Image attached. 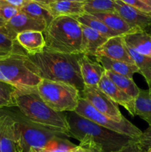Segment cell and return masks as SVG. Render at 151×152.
Listing matches in <instances>:
<instances>
[{
    "instance_id": "cell-42",
    "label": "cell",
    "mask_w": 151,
    "mask_h": 152,
    "mask_svg": "<svg viewBox=\"0 0 151 152\" xmlns=\"http://www.w3.org/2000/svg\"><path fill=\"white\" fill-rule=\"evenodd\" d=\"M145 152H151V146L150 147V148H148L146 150V151H145Z\"/></svg>"
},
{
    "instance_id": "cell-9",
    "label": "cell",
    "mask_w": 151,
    "mask_h": 152,
    "mask_svg": "<svg viewBox=\"0 0 151 152\" xmlns=\"http://www.w3.org/2000/svg\"><path fill=\"white\" fill-rule=\"evenodd\" d=\"M80 95L81 98L87 101L95 109L114 121L120 123L126 119L120 112L118 104L113 102L98 86H84V90Z\"/></svg>"
},
{
    "instance_id": "cell-32",
    "label": "cell",
    "mask_w": 151,
    "mask_h": 152,
    "mask_svg": "<svg viewBox=\"0 0 151 152\" xmlns=\"http://www.w3.org/2000/svg\"><path fill=\"white\" fill-rule=\"evenodd\" d=\"M138 140L140 142L144 152L151 146V126H149V127L144 132H142V135L139 137Z\"/></svg>"
},
{
    "instance_id": "cell-47",
    "label": "cell",
    "mask_w": 151,
    "mask_h": 152,
    "mask_svg": "<svg viewBox=\"0 0 151 152\" xmlns=\"http://www.w3.org/2000/svg\"><path fill=\"white\" fill-rule=\"evenodd\" d=\"M150 35H151V32H150Z\"/></svg>"
},
{
    "instance_id": "cell-18",
    "label": "cell",
    "mask_w": 151,
    "mask_h": 152,
    "mask_svg": "<svg viewBox=\"0 0 151 152\" xmlns=\"http://www.w3.org/2000/svg\"><path fill=\"white\" fill-rule=\"evenodd\" d=\"M81 28L82 31L81 53L88 56H96L98 49L107 41L108 38L81 24Z\"/></svg>"
},
{
    "instance_id": "cell-33",
    "label": "cell",
    "mask_w": 151,
    "mask_h": 152,
    "mask_svg": "<svg viewBox=\"0 0 151 152\" xmlns=\"http://www.w3.org/2000/svg\"><path fill=\"white\" fill-rule=\"evenodd\" d=\"M0 1H4L16 8H18L19 10H21L24 6L31 1L30 0H0Z\"/></svg>"
},
{
    "instance_id": "cell-12",
    "label": "cell",
    "mask_w": 151,
    "mask_h": 152,
    "mask_svg": "<svg viewBox=\"0 0 151 152\" xmlns=\"http://www.w3.org/2000/svg\"><path fill=\"white\" fill-rule=\"evenodd\" d=\"M98 87L101 91L107 95L113 102L118 105L124 107L133 117L136 115L135 111V102L136 99H133L126 94L124 91L118 88L109 78L104 74L99 81Z\"/></svg>"
},
{
    "instance_id": "cell-45",
    "label": "cell",
    "mask_w": 151,
    "mask_h": 152,
    "mask_svg": "<svg viewBox=\"0 0 151 152\" xmlns=\"http://www.w3.org/2000/svg\"><path fill=\"white\" fill-rule=\"evenodd\" d=\"M5 56V55H4V54H2L1 53H0V56Z\"/></svg>"
},
{
    "instance_id": "cell-46",
    "label": "cell",
    "mask_w": 151,
    "mask_h": 152,
    "mask_svg": "<svg viewBox=\"0 0 151 152\" xmlns=\"http://www.w3.org/2000/svg\"><path fill=\"white\" fill-rule=\"evenodd\" d=\"M30 152H36V151H34L33 149H31V150H30Z\"/></svg>"
},
{
    "instance_id": "cell-22",
    "label": "cell",
    "mask_w": 151,
    "mask_h": 152,
    "mask_svg": "<svg viewBox=\"0 0 151 152\" xmlns=\"http://www.w3.org/2000/svg\"><path fill=\"white\" fill-rule=\"evenodd\" d=\"M72 17L76 19L81 25H85V26L97 31L98 33H99L102 36L108 39L119 36L115 31L110 29L102 21L99 20V19H97V18L95 17L92 14H90V13H84L83 14L79 15V16H72Z\"/></svg>"
},
{
    "instance_id": "cell-11",
    "label": "cell",
    "mask_w": 151,
    "mask_h": 152,
    "mask_svg": "<svg viewBox=\"0 0 151 152\" xmlns=\"http://www.w3.org/2000/svg\"><path fill=\"white\" fill-rule=\"evenodd\" d=\"M115 12L124 21L131 26L150 34L151 16L127 5L120 0H115Z\"/></svg>"
},
{
    "instance_id": "cell-15",
    "label": "cell",
    "mask_w": 151,
    "mask_h": 152,
    "mask_svg": "<svg viewBox=\"0 0 151 152\" xmlns=\"http://www.w3.org/2000/svg\"><path fill=\"white\" fill-rule=\"evenodd\" d=\"M0 152H18L13 119L6 111L0 114Z\"/></svg>"
},
{
    "instance_id": "cell-28",
    "label": "cell",
    "mask_w": 151,
    "mask_h": 152,
    "mask_svg": "<svg viewBox=\"0 0 151 152\" xmlns=\"http://www.w3.org/2000/svg\"><path fill=\"white\" fill-rule=\"evenodd\" d=\"M20 10L4 1H0V27H3L11 18L19 13Z\"/></svg>"
},
{
    "instance_id": "cell-5",
    "label": "cell",
    "mask_w": 151,
    "mask_h": 152,
    "mask_svg": "<svg viewBox=\"0 0 151 152\" xmlns=\"http://www.w3.org/2000/svg\"><path fill=\"white\" fill-rule=\"evenodd\" d=\"M44 49L68 54L81 53V24L72 16L55 17L43 31Z\"/></svg>"
},
{
    "instance_id": "cell-3",
    "label": "cell",
    "mask_w": 151,
    "mask_h": 152,
    "mask_svg": "<svg viewBox=\"0 0 151 152\" xmlns=\"http://www.w3.org/2000/svg\"><path fill=\"white\" fill-rule=\"evenodd\" d=\"M69 125L68 137L80 142L79 145H95L103 152L118 151L133 140L127 135L119 134L96 124L75 111L68 112Z\"/></svg>"
},
{
    "instance_id": "cell-21",
    "label": "cell",
    "mask_w": 151,
    "mask_h": 152,
    "mask_svg": "<svg viewBox=\"0 0 151 152\" xmlns=\"http://www.w3.org/2000/svg\"><path fill=\"white\" fill-rule=\"evenodd\" d=\"M45 7L54 18L61 16H79L85 13L84 10V3L64 0H57Z\"/></svg>"
},
{
    "instance_id": "cell-7",
    "label": "cell",
    "mask_w": 151,
    "mask_h": 152,
    "mask_svg": "<svg viewBox=\"0 0 151 152\" xmlns=\"http://www.w3.org/2000/svg\"><path fill=\"white\" fill-rule=\"evenodd\" d=\"M36 91L50 108L60 113L75 111L81 98L79 91L71 85L44 79L37 86Z\"/></svg>"
},
{
    "instance_id": "cell-31",
    "label": "cell",
    "mask_w": 151,
    "mask_h": 152,
    "mask_svg": "<svg viewBox=\"0 0 151 152\" xmlns=\"http://www.w3.org/2000/svg\"><path fill=\"white\" fill-rule=\"evenodd\" d=\"M112 152H144L138 140H133L118 151Z\"/></svg>"
},
{
    "instance_id": "cell-13",
    "label": "cell",
    "mask_w": 151,
    "mask_h": 152,
    "mask_svg": "<svg viewBox=\"0 0 151 152\" xmlns=\"http://www.w3.org/2000/svg\"><path fill=\"white\" fill-rule=\"evenodd\" d=\"M96 56H106L114 60L134 64L133 60L127 53L123 36L108 39L107 41L98 49Z\"/></svg>"
},
{
    "instance_id": "cell-43",
    "label": "cell",
    "mask_w": 151,
    "mask_h": 152,
    "mask_svg": "<svg viewBox=\"0 0 151 152\" xmlns=\"http://www.w3.org/2000/svg\"><path fill=\"white\" fill-rule=\"evenodd\" d=\"M149 95H150V97L151 98V88H149Z\"/></svg>"
},
{
    "instance_id": "cell-40",
    "label": "cell",
    "mask_w": 151,
    "mask_h": 152,
    "mask_svg": "<svg viewBox=\"0 0 151 152\" xmlns=\"http://www.w3.org/2000/svg\"><path fill=\"white\" fill-rule=\"evenodd\" d=\"M57 1V0H56ZM64 1H73V2H80V3H84L87 0H64Z\"/></svg>"
},
{
    "instance_id": "cell-17",
    "label": "cell",
    "mask_w": 151,
    "mask_h": 152,
    "mask_svg": "<svg viewBox=\"0 0 151 152\" xmlns=\"http://www.w3.org/2000/svg\"><path fill=\"white\" fill-rule=\"evenodd\" d=\"M93 16L102 21L110 29L113 30L119 36L138 32L142 30L129 25L116 12H106V13H92Z\"/></svg>"
},
{
    "instance_id": "cell-20",
    "label": "cell",
    "mask_w": 151,
    "mask_h": 152,
    "mask_svg": "<svg viewBox=\"0 0 151 152\" xmlns=\"http://www.w3.org/2000/svg\"><path fill=\"white\" fill-rule=\"evenodd\" d=\"M95 57L96 61L102 65L105 71L123 75L130 79H133V75L136 73H139V68L134 64L114 60L103 56H96Z\"/></svg>"
},
{
    "instance_id": "cell-35",
    "label": "cell",
    "mask_w": 151,
    "mask_h": 152,
    "mask_svg": "<svg viewBox=\"0 0 151 152\" xmlns=\"http://www.w3.org/2000/svg\"><path fill=\"white\" fill-rule=\"evenodd\" d=\"M10 107H14V105L12 102L0 96V109L3 108H10Z\"/></svg>"
},
{
    "instance_id": "cell-24",
    "label": "cell",
    "mask_w": 151,
    "mask_h": 152,
    "mask_svg": "<svg viewBox=\"0 0 151 152\" xmlns=\"http://www.w3.org/2000/svg\"><path fill=\"white\" fill-rule=\"evenodd\" d=\"M135 111L136 115L139 116L151 126V98L148 90L140 89L135 102Z\"/></svg>"
},
{
    "instance_id": "cell-6",
    "label": "cell",
    "mask_w": 151,
    "mask_h": 152,
    "mask_svg": "<svg viewBox=\"0 0 151 152\" xmlns=\"http://www.w3.org/2000/svg\"><path fill=\"white\" fill-rule=\"evenodd\" d=\"M41 80L27 53L0 56V81L18 90H36Z\"/></svg>"
},
{
    "instance_id": "cell-2",
    "label": "cell",
    "mask_w": 151,
    "mask_h": 152,
    "mask_svg": "<svg viewBox=\"0 0 151 152\" xmlns=\"http://www.w3.org/2000/svg\"><path fill=\"white\" fill-rule=\"evenodd\" d=\"M82 55L68 54L44 49L41 53L28 56L41 79L71 85L81 94L84 88V84L78 60Z\"/></svg>"
},
{
    "instance_id": "cell-36",
    "label": "cell",
    "mask_w": 151,
    "mask_h": 152,
    "mask_svg": "<svg viewBox=\"0 0 151 152\" xmlns=\"http://www.w3.org/2000/svg\"><path fill=\"white\" fill-rule=\"evenodd\" d=\"M30 1L37 3V4H41V5L44 6V7H47L50 4L56 1V0H30Z\"/></svg>"
},
{
    "instance_id": "cell-34",
    "label": "cell",
    "mask_w": 151,
    "mask_h": 152,
    "mask_svg": "<svg viewBox=\"0 0 151 152\" xmlns=\"http://www.w3.org/2000/svg\"><path fill=\"white\" fill-rule=\"evenodd\" d=\"M139 74H141L144 77L147 83L149 88H151V68L140 71Z\"/></svg>"
},
{
    "instance_id": "cell-30",
    "label": "cell",
    "mask_w": 151,
    "mask_h": 152,
    "mask_svg": "<svg viewBox=\"0 0 151 152\" xmlns=\"http://www.w3.org/2000/svg\"><path fill=\"white\" fill-rule=\"evenodd\" d=\"M127 5H130L146 14L151 16V7L145 4L140 0H120Z\"/></svg>"
},
{
    "instance_id": "cell-27",
    "label": "cell",
    "mask_w": 151,
    "mask_h": 152,
    "mask_svg": "<svg viewBox=\"0 0 151 152\" xmlns=\"http://www.w3.org/2000/svg\"><path fill=\"white\" fill-rule=\"evenodd\" d=\"M125 45L126 49H127V53H129L130 57L132 58V59H133V62H134L135 65L139 68V72L142 71H144V70L151 68L150 57H148V56H144V55L138 53L137 51H136L135 50L132 49L131 48L127 46L126 44Z\"/></svg>"
},
{
    "instance_id": "cell-37",
    "label": "cell",
    "mask_w": 151,
    "mask_h": 152,
    "mask_svg": "<svg viewBox=\"0 0 151 152\" xmlns=\"http://www.w3.org/2000/svg\"><path fill=\"white\" fill-rule=\"evenodd\" d=\"M81 146V145H80ZM85 147L88 149L89 152H103L99 148H98L97 146H95V145H86V146H82Z\"/></svg>"
},
{
    "instance_id": "cell-39",
    "label": "cell",
    "mask_w": 151,
    "mask_h": 152,
    "mask_svg": "<svg viewBox=\"0 0 151 152\" xmlns=\"http://www.w3.org/2000/svg\"><path fill=\"white\" fill-rule=\"evenodd\" d=\"M140 1H142V2L144 3L145 4H147V5L151 7V0H140Z\"/></svg>"
},
{
    "instance_id": "cell-23",
    "label": "cell",
    "mask_w": 151,
    "mask_h": 152,
    "mask_svg": "<svg viewBox=\"0 0 151 152\" xmlns=\"http://www.w3.org/2000/svg\"><path fill=\"white\" fill-rule=\"evenodd\" d=\"M105 74L118 88L121 89L126 94L133 99H136L140 91V88L136 86L133 79H130L123 75L108 71H105Z\"/></svg>"
},
{
    "instance_id": "cell-29",
    "label": "cell",
    "mask_w": 151,
    "mask_h": 152,
    "mask_svg": "<svg viewBox=\"0 0 151 152\" xmlns=\"http://www.w3.org/2000/svg\"><path fill=\"white\" fill-rule=\"evenodd\" d=\"M16 88H13L10 85L7 84L4 82L0 81V96L5 99L6 100L13 103V94H14ZM15 107V105H14Z\"/></svg>"
},
{
    "instance_id": "cell-8",
    "label": "cell",
    "mask_w": 151,
    "mask_h": 152,
    "mask_svg": "<svg viewBox=\"0 0 151 152\" xmlns=\"http://www.w3.org/2000/svg\"><path fill=\"white\" fill-rule=\"evenodd\" d=\"M75 112L78 115L93 123H96V124L102 127L118 132L119 134L127 135L134 139H139L142 134V132L139 128L134 126L127 119L120 123L114 121L110 117H107L106 115L95 109L87 101L81 97L79 99L78 106L76 108Z\"/></svg>"
},
{
    "instance_id": "cell-26",
    "label": "cell",
    "mask_w": 151,
    "mask_h": 152,
    "mask_svg": "<svg viewBox=\"0 0 151 152\" xmlns=\"http://www.w3.org/2000/svg\"><path fill=\"white\" fill-rule=\"evenodd\" d=\"M115 0H87L84 3V10L90 14L115 12Z\"/></svg>"
},
{
    "instance_id": "cell-19",
    "label": "cell",
    "mask_w": 151,
    "mask_h": 152,
    "mask_svg": "<svg viewBox=\"0 0 151 152\" xmlns=\"http://www.w3.org/2000/svg\"><path fill=\"white\" fill-rule=\"evenodd\" d=\"M124 43L138 53L151 58V35L140 31L123 36Z\"/></svg>"
},
{
    "instance_id": "cell-14",
    "label": "cell",
    "mask_w": 151,
    "mask_h": 152,
    "mask_svg": "<svg viewBox=\"0 0 151 152\" xmlns=\"http://www.w3.org/2000/svg\"><path fill=\"white\" fill-rule=\"evenodd\" d=\"M80 71L84 86H98L105 73V68L99 62L91 60L87 55L83 54L78 60Z\"/></svg>"
},
{
    "instance_id": "cell-4",
    "label": "cell",
    "mask_w": 151,
    "mask_h": 152,
    "mask_svg": "<svg viewBox=\"0 0 151 152\" xmlns=\"http://www.w3.org/2000/svg\"><path fill=\"white\" fill-rule=\"evenodd\" d=\"M13 99L15 107L31 122L69 137V125L66 114L50 108L41 99L36 89H16Z\"/></svg>"
},
{
    "instance_id": "cell-44",
    "label": "cell",
    "mask_w": 151,
    "mask_h": 152,
    "mask_svg": "<svg viewBox=\"0 0 151 152\" xmlns=\"http://www.w3.org/2000/svg\"><path fill=\"white\" fill-rule=\"evenodd\" d=\"M0 31L3 32V30H2V28H1V27H0ZM3 33H4V32H3Z\"/></svg>"
},
{
    "instance_id": "cell-25",
    "label": "cell",
    "mask_w": 151,
    "mask_h": 152,
    "mask_svg": "<svg viewBox=\"0 0 151 152\" xmlns=\"http://www.w3.org/2000/svg\"><path fill=\"white\" fill-rule=\"evenodd\" d=\"M20 11L36 20L44 22L47 25V26L54 19L53 15L45 7L33 1H30L24 6Z\"/></svg>"
},
{
    "instance_id": "cell-10",
    "label": "cell",
    "mask_w": 151,
    "mask_h": 152,
    "mask_svg": "<svg viewBox=\"0 0 151 152\" xmlns=\"http://www.w3.org/2000/svg\"><path fill=\"white\" fill-rule=\"evenodd\" d=\"M1 28L4 34L16 40V36L25 31H33L43 33L47 25L19 11Z\"/></svg>"
},
{
    "instance_id": "cell-1",
    "label": "cell",
    "mask_w": 151,
    "mask_h": 152,
    "mask_svg": "<svg viewBox=\"0 0 151 152\" xmlns=\"http://www.w3.org/2000/svg\"><path fill=\"white\" fill-rule=\"evenodd\" d=\"M6 111L13 119L18 152H30L31 149L65 152L77 147L65 135L31 122L19 109Z\"/></svg>"
},
{
    "instance_id": "cell-41",
    "label": "cell",
    "mask_w": 151,
    "mask_h": 152,
    "mask_svg": "<svg viewBox=\"0 0 151 152\" xmlns=\"http://www.w3.org/2000/svg\"><path fill=\"white\" fill-rule=\"evenodd\" d=\"M80 146V145H79ZM78 152H89L88 151V149H87V148H85V147H82V146H80V149H79V151Z\"/></svg>"
},
{
    "instance_id": "cell-16",
    "label": "cell",
    "mask_w": 151,
    "mask_h": 152,
    "mask_svg": "<svg viewBox=\"0 0 151 152\" xmlns=\"http://www.w3.org/2000/svg\"><path fill=\"white\" fill-rule=\"evenodd\" d=\"M16 40L28 55H35L44 50L45 40L42 32L40 31H25L18 34Z\"/></svg>"
},
{
    "instance_id": "cell-38",
    "label": "cell",
    "mask_w": 151,
    "mask_h": 152,
    "mask_svg": "<svg viewBox=\"0 0 151 152\" xmlns=\"http://www.w3.org/2000/svg\"><path fill=\"white\" fill-rule=\"evenodd\" d=\"M80 149V146L79 145H77V147L76 148H74L73 150L72 151H65V152H78L79 151ZM34 150V149H33ZM36 152H60V151H47V150H34Z\"/></svg>"
}]
</instances>
